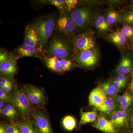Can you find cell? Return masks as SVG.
<instances>
[{
    "label": "cell",
    "mask_w": 133,
    "mask_h": 133,
    "mask_svg": "<svg viewBox=\"0 0 133 133\" xmlns=\"http://www.w3.org/2000/svg\"><path fill=\"white\" fill-rule=\"evenodd\" d=\"M10 102L17 110L19 114L25 121H29L33 115L31 103L21 89L15 88L10 97Z\"/></svg>",
    "instance_id": "1"
},
{
    "label": "cell",
    "mask_w": 133,
    "mask_h": 133,
    "mask_svg": "<svg viewBox=\"0 0 133 133\" xmlns=\"http://www.w3.org/2000/svg\"><path fill=\"white\" fill-rule=\"evenodd\" d=\"M33 25L42 47L46 46L55 28V18L50 16L39 19Z\"/></svg>",
    "instance_id": "2"
},
{
    "label": "cell",
    "mask_w": 133,
    "mask_h": 133,
    "mask_svg": "<svg viewBox=\"0 0 133 133\" xmlns=\"http://www.w3.org/2000/svg\"><path fill=\"white\" fill-rule=\"evenodd\" d=\"M32 104L43 108L46 104L44 93L40 88L31 85H26L21 88Z\"/></svg>",
    "instance_id": "3"
},
{
    "label": "cell",
    "mask_w": 133,
    "mask_h": 133,
    "mask_svg": "<svg viewBox=\"0 0 133 133\" xmlns=\"http://www.w3.org/2000/svg\"><path fill=\"white\" fill-rule=\"evenodd\" d=\"M71 15L77 28H84L91 21V10L87 7H82L72 10Z\"/></svg>",
    "instance_id": "4"
},
{
    "label": "cell",
    "mask_w": 133,
    "mask_h": 133,
    "mask_svg": "<svg viewBox=\"0 0 133 133\" xmlns=\"http://www.w3.org/2000/svg\"><path fill=\"white\" fill-rule=\"evenodd\" d=\"M95 48V41L92 36L88 33L80 34L76 37L73 43V52L75 55L84 51Z\"/></svg>",
    "instance_id": "5"
},
{
    "label": "cell",
    "mask_w": 133,
    "mask_h": 133,
    "mask_svg": "<svg viewBox=\"0 0 133 133\" xmlns=\"http://www.w3.org/2000/svg\"><path fill=\"white\" fill-rule=\"evenodd\" d=\"M99 54L96 49L86 50L75 55L74 59L79 64L84 67H92L97 63Z\"/></svg>",
    "instance_id": "6"
},
{
    "label": "cell",
    "mask_w": 133,
    "mask_h": 133,
    "mask_svg": "<svg viewBox=\"0 0 133 133\" xmlns=\"http://www.w3.org/2000/svg\"><path fill=\"white\" fill-rule=\"evenodd\" d=\"M49 52L55 57L62 59L66 58L70 55V50L66 43L59 39H54L51 43Z\"/></svg>",
    "instance_id": "7"
},
{
    "label": "cell",
    "mask_w": 133,
    "mask_h": 133,
    "mask_svg": "<svg viewBox=\"0 0 133 133\" xmlns=\"http://www.w3.org/2000/svg\"><path fill=\"white\" fill-rule=\"evenodd\" d=\"M33 123L37 133H54L49 121L45 114L37 111L32 115Z\"/></svg>",
    "instance_id": "8"
},
{
    "label": "cell",
    "mask_w": 133,
    "mask_h": 133,
    "mask_svg": "<svg viewBox=\"0 0 133 133\" xmlns=\"http://www.w3.org/2000/svg\"><path fill=\"white\" fill-rule=\"evenodd\" d=\"M24 44L41 49L42 48L34 25L32 24L28 25L26 27L24 33Z\"/></svg>",
    "instance_id": "9"
},
{
    "label": "cell",
    "mask_w": 133,
    "mask_h": 133,
    "mask_svg": "<svg viewBox=\"0 0 133 133\" xmlns=\"http://www.w3.org/2000/svg\"><path fill=\"white\" fill-rule=\"evenodd\" d=\"M107 95L100 86L94 88L89 96V104L90 106L95 108L101 106L104 104L107 98Z\"/></svg>",
    "instance_id": "10"
},
{
    "label": "cell",
    "mask_w": 133,
    "mask_h": 133,
    "mask_svg": "<svg viewBox=\"0 0 133 133\" xmlns=\"http://www.w3.org/2000/svg\"><path fill=\"white\" fill-rule=\"evenodd\" d=\"M57 24L59 31L66 35H70L73 33L76 27L71 17L66 15L60 17L57 21Z\"/></svg>",
    "instance_id": "11"
},
{
    "label": "cell",
    "mask_w": 133,
    "mask_h": 133,
    "mask_svg": "<svg viewBox=\"0 0 133 133\" xmlns=\"http://www.w3.org/2000/svg\"><path fill=\"white\" fill-rule=\"evenodd\" d=\"M16 71V58L12 56L5 62L0 63V72L1 75L13 77Z\"/></svg>",
    "instance_id": "12"
},
{
    "label": "cell",
    "mask_w": 133,
    "mask_h": 133,
    "mask_svg": "<svg viewBox=\"0 0 133 133\" xmlns=\"http://www.w3.org/2000/svg\"><path fill=\"white\" fill-rule=\"evenodd\" d=\"M98 130L105 133H118L111 121L108 120L103 115H100L93 125Z\"/></svg>",
    "instance_id": "13"
},
{
    "label": "cell",
    "mask_w": 133,
    "mask_h": 133,
    "mask_svg": "<svg viewBox=\"0 0 133 133\" xmlns=\"http://www.w3.org/2000/svg\"><path fill=\"white\" fill-rule=\"evenodd\" d=\"M17 52L18 58L25 57H38L41 52V49L24 44L17 48Z\"/></svg>",
    "instance_id": "14"
},
{
    "label": "cell",
    "mask_w": 133,
    "mask_h": 133,
    "mask_svg": "<svg viewBox=\"0 0 133 133\" xmlns=\"http://www.w3.org/2000/svg\"><path fill=\"white\" fill-rule=\"evenodd\" d=\"M132 66V61L131 58L128 55H124L117 66L116 72L119 76L127 75L131 71Z\"/></svg>",
    "instance_id": "15"
},
{
    "label": "cell",
    "mask_w": 133,
    "mask_h": 133,
    "mask_svg": "<svg viewBox=\"0 0 133 133\" xmlns=\"http://www.w3.org/2000/svg\"><path fill=\"white\" fill-rule=\"evenodd\" d=\"M108 38L110 42L119 48H122L125 45L127 39L121 30H117L115 32L109 34Z\"/></svg>",
    "instance_id": "16"
},
{
    "label": "cell",
    "mask_w": 133,
    "mask_h": 133,
    "mask_svg": "<svg viewBox=\"0 0 133 133\" xmlns=\"http://www.w3.org/2000/svg\"><path fill=\"white\" fill-rule=\"evenodd\" d=\"M44 61L46 66L50 70L56 72H62L60 65V59L57 58L52 57H45Z\"/></svg>",
    "instance_id": "17"
},
{
    "label": "cell",
    "mask_w": 133,
    "mask_h": 133,
    "mask_svg": "<svg viewBox=\"0 0 133 133\" xmlns=\"http://www.w3.org/2000/svg\"><path fill=\"white\" fill-rule=\"evenodd\" d=\"M21 133H37L35 127L29 121L16 122Z\"/></svg>",
    "instance_id": "18"
},
{
    "label": "cell",
    "mask_w": 133,
    "mask_h": 133,
    "mask_svg": "<svg viewBox=\"0 0 133 133\" xmlns=\"http://www.w3.org/2000/svg\"><path fill=\"white\" fill-rule=\"evenodd\" d=\"M80 112L81 118L79 121V125H80L94 122L97 118V113L96 111L84 112L81 108Z\"/></svg>",
    "instance_id": "19"
},
{
    "label": "cell",
    "mask_w": 133,
    "mask_h": 133,
    "mask_svg": "<svg viewBox=\"0 0 133 133\" xmlns=\"http://www.w3.org/2000/svg\"><path fill=\"white\" fill-rule=\"evenodd\" d=\"M1 113L10 120L16 118L19 114V113L14 107L10 104L6 105L1 112Z\"/></svg>",
    "instance_id": "20"
},
{
    "label": "cell",
    "mask_w": 133,
    "mask_h": 133,
    "mask_svg": "<svg viewBox=\"0 0 133 133\" xmlns=\"http://www.w3.org/2000/svg\"><path fill=\"white\" fill-rule=\"evenodd\" d=\"M95 26L98 31L100 33L105 32L109 29V24L106 19L103 15L98 16L95 20Z\"/></svg>",
    "instance_id": "21"
},
{
    "label": "cell",
    "mask_w": 133,
    "mask_h": 133,
    "mask_svg": "<svg viewBox=\"0 0 133 133\" xmlns=\"http://www.w3.org/2000/svg\"><path fill=\"white\" fill-rule=\"evenodd\" d=\"M62 124L65 129L69 131H72L76 128V121L74 117L67 116L63 119Z\"/></svg>",
    "instance_id": "22"
},
{
    "label": "cell",
    "mask_w": 133,
    "mask_h": 133,
    "mask_svg": "<svg viewBox=\"0 0 133 133\" xmlns=\"http://www.w3.org/2000/svg\"><path fill=\"white\" fill-rule=\"evenodd\" d=\"M107 96H115L118 92L116 91L111 82H105L99 85Z\"/></svg>",
    "instance_id": "23"
},
{
    "label": "cell",
    "mask_w": 133,
    "mask_h": 133,
    "mask_svg": "<svg viewBox=\"0 0 133 133\" xmlns=\"http://www.w3.org/2000/svg\"><path fill=\"white\" fill-rule=\"evenodd\" d=\"M116 112L120 124L121 128H123L127 123L130 111L128 110L127 111L119 110L116 111Z\"/></svg>",
    "instance_id": "24"
},
{
    "label": "cell",
    "mask_w": 133,
    "mask_h": 133,
    "mask_svg": "<svg viewBox=\"0 0 133 133\" xmlns=\"http://www.w3.org/2000/svg\"><path fill=\"white\" fill-rule=\"evenodd\" d=\"M119 18L118 13L114 10L109 11L107 16L106 19L109 25H111L116 23Z\"/></svg>",
    "instance_id": "25"
},
{
    "label": "cell",
    "mask_w": 133,
    "mask_h": 133,
    "mask_svg": "<svg viewBox=\"0 0 133 133\" xmlns=\"http://www.w3.org/2000/svg\"><path fill=\"white\" fill-rule=\"evenodd\" d=\"M62 72H65L70 70L73 67V63L71 60L66 58L60 59Z\"/></svg>",
    "instance_id": "26"
},
{
    "label": "cell",
    "mask_w": 133,
    "mask_h": 133,
    "mask_svg": "<svg viewBox=\"0 0 133 133\" xmlns=\"http://www.w3.org/2000/svg\"><path fill=\"white\" fill-rule=\"evenodd\" d=\"M133 99V97L130 94L126 92L121 96H116L115 97V101L118 102L120 105Z\"/></svg>",
    "instance_id": "27"
},
{
    "label": "cell",
    "mask_w": 133,
    "mask_h": 133,
    "mask_svg": "<svg viewBox=\"0 0 133 133\" xmlns=\"http://www.w3.org/2000/svg\"><path fill=\"white\" fill-rule=\"evenodd\" d=\"M49 2L51 5H54L57 8L60 12H64L65 6H66L64 1L63 0H50Z\"/></svg>",
    "instance_id": "28"
},
{
    "label": "cell",
    "mask_w": 133,
    "mask_h": 133,
    "mask_svg": "<svg viewBox=\"0 0 133 133\" xmlns=\"http://www.w3.org/2000/svg\"><path fill=\"white\" fill-rule=\"evenodd\" d=\"M121 30L126 39H133V28L131 26L125 25L123 26Z\"/></svg>",
    "instance_id": "29"
},
{
    "label": "cell",
    "mask_w": 133,
    "mask_h": 133,
    "mask_svg": "<svg viewBox=\"0 0 133 133\" xmlns=\"http://www.w3.org/2000/svg\"><path fill=\"white\" fill-rule=\"evenodd\" d=\"M7 133H21L16 123L12 122L6 125Z\"/></svg>",
    "instance_id": "30"
},
{
    "label": "cell",
    "mask_w": 133,
    "mask_h": 133,
    "mask_svg": "<svg viewBox=\"0 0 133 133\" xmlns=\"http://www.w3.org/2000/svg\"><path fill=\"white\" fill-rule=\"evenodd\" d=\"M116 107H99L95 108V109L99 111L108 115L112 114L115 111Z\"/></svg>",
    "instance_id": "31"
},
{
    "label": "cell",
    "mask_w": 133,
    "mask_h": 133,
    "mask_svg": "<svg viewBox=\"0 0 133 133\" xmlns=\"http://www.w3.org/2000/svg\"><path fill=\"white\" fill-rule=\"evenodd\" d=\"M122 20L127 24H133V11H129L124 14Z\"/></svg>",
    "instance_id": "32"
},
{
    "label": "cell",
    "mask_w": 133,
    "mask_h": 133,
    "mask_svg": "<svg viewBox=\"0 0 133 133\" xmlns=\"http://www.w3.org/2000/svg\"><path fill=\"white\" fill-rule=\"evenodd\" d=\"M64 2L69 11H72L74 9L78 3L77 0H65Z\"/></svg>",
    "instance_id": "33"
},
{
    "label": "cell",
    "mask_w": 133,
    "mask_h": 133,
    "mask_svg": "<svg viewBox=\"0 0 133 133\" xmlns=\"http://www.w3.org/2000/svg\"><path fill=\"white\" fill-rule=\"evenodd\" d=\"M13 85L10 79L5 77H1L0 78V87L2 88L7 86Z\"/></svg>",
    "instance_id": "34"
},
{
    "label": "cell",
    "mask_w": 133,
    "mask_h": 133,
    "mask_svg": "<svg viewBox=\"0 0 133 133\" xmlns=\"http://www.w3.org/2000/svg\"><path fill=\"white\" fill-rule=\"evenodd\" d=\"M115 100L113 99L112 98L109 97L107 98V99L105 101L104 104L100 107H102L109 106L116 107L117 104Z\"/></svg>",
    "instance_id": "35"
},
{
    "label": "cell",
    "mask_w": 133,
    "mask_h": 133,
    "mask_svg": "<svg viewBox=\"0 0 133 133\" xmlns=\"http://www.w3.org/2000/svg\"><path fill=\"white\" fill-rule=\"evenodd\" d=\"M0 99L5 102H10V97H9L7 93L1 88H0Z\"/></svg>",
    "instance_id": "36"
},
{
    "label": "cell",
    "mask_w": 133,
    "mask_h": 133,
    "mask_svg": "<svg viewBox=\"0 0 133 133\" xmlns=\"http://www.w3.org/2000/svg\"><path fill=\"white\" fill-rule=\"evenodd\" d=\"M133 103V99L129 101L128 102H125L124 104L121 105H120L119 108L120 110L127 111L128 110L129 108Z\"/></svg>",
    "instance_id": "37"
},
{
    "label": "cell",
    "mask_w": 133,
    "mask_h": 133,
    "mask_svg": "<svg viewBox=\"0 0 133 133\" xmlns=\"http://www.w3.org/2000/svg\"><path fill=\"white\" fill-rule=\"evenodd\" d=\"M11 55H9L7 52L5 51H1L0 53V63L5 62L10 57Z\"/></svg>",
    "instance_id": "38"
},
{
    "label": "cell",
    "mask_w": 133,
    "mask_h": 133,
    "mask_svg": "<svg viewBox=\"0 0 133 133\" xmlns=\"http://www.w3.org/2000/svg\"><path fill=\"white\" fill-rule=\"evenodd\" d=\"M111 83L113 85L114 87V88L116 89V91L118 92L119 91L121 90L122 88L125 87L124 85L122 84L121 83H118L116 81H114V80H112L111 81Z\"/></svg>",
    "instance_id": "39"
},
{
    "label": "cell",
    "mask_w": 133,
    "mask_h": 133,
    "mask_svg": "<svg viewBox=\"0 0 133 133\" xmlns=\"http://www.w3.org/2000/svg\"><path fill=\"white\" fill-rule=\"evenodd\" d=\"M1 88H2L3 91H5V92L8 93L11 92V91H12L13 85L7 86Z\"/></svg>",
    "instance_id": "40"
},
{
    "label": "cell",
    "mask_w": 133,
    "mask_h": 133,
    "mask_svg": "<svg viewBox=\"0 0 133 133\" xmlns=\"http://www.w3.org/2000/svg\"><path fill=\"white\" fill-rule=\"evenodd\" d=\"M131 77H132V79L131 83L129 84V89L130 90V91L133 94V70L131 71Z\"/></svg>",
    "instance_id": "41"
},
{
    "label": "cell",
    "mask_w": 133,
    "mask_h": 133,
    "mask_svg": "<svg viewBox=\"0 0 133 133\" xmlns=\"http://www.w3.org/2000/svg\"><path fill=\"white\" fill-rule=\"evenodd\" d=\"M119 78L121 79L122 81L123 82V83L126 85V83L127 82L128 79V78L127 76H126V75H120L119 76Z\"/></svg>",
    "instance_id": "42"
},
{
    "label": "cell",
    "mask_w": 133,
    "mask_h": 133,
    "mask_svg": "<svg viewBox=\"0 0 133 133\" xmlns=\"http://www.w3.org/2000/svg\"><path fill=\"white\" fill-rule=\"evenodd\" d=\"M0 133H7L5 124L1 123L0 125Z\"/></svg>",
    "instance_id": "43"
},
{
    "label": "cell",
    "mask_w": 133,
    "mask_h": 133,
    "mask_svg": "<svg viewBox=\"0 0 133 133\" xmlns=\"http://www.w3.org/2000/svg\"><path fill=\"white\" fill-rule=\"evenodd\" d=\"M114 80V81H116V82H118V83H121L122 84L124 85V86H125V85L123 83V82L122 81V80L120 79V78H119V77H116L115 78Z\"/></svg>",
    "instance_id": "44"
},
{
    "label": "cell",
    "mask_w": 133,
    "mask_h": 133,
    "mask_svg": "<svg viewBox=\"0 0 133 133\" xmlns=\"http://www.w3.org/2000/svg\"><path fill=\"white\" fill-rule=\"evenodd\" d=\"M5 102L3 101H0V111H2L3 109L5 107Z\"/></svg>",
    "instance_id": "45"
},
{
    "label": "cell",
    "mask_w": 133,
    "mask_h": 133,
    "mask_svg": "<svg viewBox=\"0 0 133 133\" xmlns=\"http://www.w3.org/2000/svg\"><path fill=\"white\" fill-rule=\"evenodd\" d=\"M131 127L133 129V113L131 118Z\"/></svg>",
    "instance_id": "46"
},
{
    "label": "cell",
    "mask_w": 133,
    "mask_h": 133,
    "mask_svg": "<svg viewBox=\"0 0 133 133\" xmlns=\"http://www.w3.org/2000/svg\"><path fill=\"white\" fill-rule=\"evenodd\" d=\"M125 133H133V131H128L126 132Z\"/></svg>",
    "instance_id": "47"
},
{
    "label": "cell",
    "mask_w": 133,
    "mask_h": 133,
    "mask_svg": "<svg viewBox=\"0 0 133 133\" xmlns=\"http://www.w3.org/2000/svg\"><path fill=\"white\" fill-rule=\"evenodd\" d=\"M131 49H132V50L133 51V45H132V48H131Z\"/></svg>",
    "instance_id": "48"
},
{
    "label": "cell",
    "mask_w": 133,
    "mask_h": 133,
    "mask_svg": "<svg viewBox=\"0 0 133 133\" xmlns=\"http://www.w3.org/2000/svg\"><path fill=\"white\" fill-rule=\"evenodd\" d=\"M132 6H133V2H132Z\"/></svg>",
    "instance_id": "49"
}]
</instances>
